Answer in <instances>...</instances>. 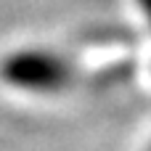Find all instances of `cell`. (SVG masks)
<instances>
[{"label": "cell", "instance_id": "obj_1", "mask_svg": "<svg viewBox=\"0 0 151 151\" xmlns=\"http://www.w3.org/2000/svg\"><path fill=\"white\" fill-rule=\"evenodd\" d=\"M8 85L32 93H58L72 82V64L50 50H19L0 66Z\"/></svg>", "mask_w": 151, "mask_h": 151}, {"label": "cell", "instance_id": "obj_2", "mask_svg": "<svg viewBox=\"0 0 151 151\" xmlns=\"http://www.w3.org/2000/svg\"><path fill=\"white\" fill-rule=\"evenodd\" d=\"M138 5H141V11L146 13V19H149V24H151V0H138Z\"/></svg>", "mask_w": 151, "mask_h": 151}]
</instances>
